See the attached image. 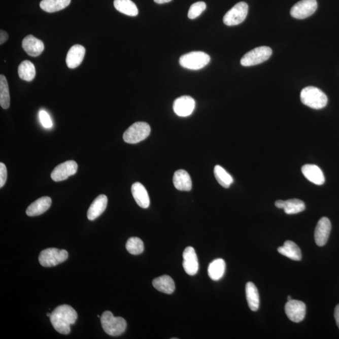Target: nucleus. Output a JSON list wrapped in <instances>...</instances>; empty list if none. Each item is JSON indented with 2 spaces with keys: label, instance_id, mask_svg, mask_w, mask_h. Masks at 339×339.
I'll list each match as a JSON object with an SVG mask.
<instances>
[{
  "label": "nucleus",
  "instance_id": "1",
  "mask_svg": "<svg viewBox=\"0 0 339 339\" xmlns=\"http://www.w3.org/2000/svg\"><path fill=\"white\" fill-rule=\"evenodd\" d=\"M78 314L72 307L68 304L58 306L51 313L50 322L57 332L67 335L71 332V325L75 324Z\"/></svg>",
  "mask_w": 339,
  "mask_h": 339
},
{
  "label": "nucleus",
  "instance_id": "2",
  "mask_svg": "<svg viewBox=\"0 0 339 339\" xmlns=\"http://www.w3.org/2000/svg\"><path fill=\"white\" fill-rule=\"evenodd\" d=\"M301 101L303 104L315 110L322 109L326 107L328 98L324 92L317 87H304L300 93Z\"/></svg>",
  "mask_w": 339,
  "mask_h": 339
},
{
  "label": "nucleus",
  "instance_id": "3",
  "mask_svg": "<svg viewBox=\"0 0 339 339\" xmlns=\"http://www.w3.org/2000/svg\"><path fill=\"white\" fill-rule=\"evenodd\" d=\"M102 327L111 336H118L125 331L127 324L123 318L115 317L110 311H106L100 317Z\"/></svg>",
  "mask_w": 339,
  "mask_h": 339
},
{
  "label": "nucleus",
  "instance_id": "4",
  "mask_svg": "<svg viewBox=\"0 0 339 339\" xmlns=\"http://www.w3.org/2000/svg\"><path fill=\"white\" fill-rule=\"evenodd\" d=\"M211 57L206 53L194 51L183 55L180 58L179 63L182 67L190 70H199L210 62Z\"/></svg>",
  "mask_w": 339,
  "mask_h": 339
},
{
  "label": "nucleus",
  "instance_id": "5",
  "mask_svg": "<svg viewBox=\"0 0 339 339\" xmlns=\"http://www.w3.org/2000/svg\"><path fill=\"white\" fill-rule=\"evenodd\" d=\"M151 128L149 124L145 122H137L129 127L124 132L123 140L129 144H136L149 136Z\"/></svg>",
  "mask_w": 339,
  "mask_h": 339
},
{
  "label": "nucleus",
  "instance_id": "6",
  "mask_svg": "<svg viewBox=\"0 0 339 339\" xmlns=\"http://www.w3.org/2000/svg\"><path fill=\"white\" fill-rule=\"evenodd\" d=\"M68 257V252L65 250L47 248L40 253L39 261L42 266L52 267L67 260Z\"/></svg>",
  "mask_w": 339,
  "mask_h": 339
},
{
  "label": "nucleus",
  "instance_id": "7",
  "mask_svg": "<svg viewBox=\"0 0 339 339\" xmlns=\"http://www.w3.org/2000/svg\"><path fill=\"white\" fill-rule=\"evenodd\" d=\"M272 55V50L269 47H256L244 55L241 60V64L245 67L258 65L268 60Z\"/></svg>",
  "mask_w": 339,
  "mask_h": 339
},
{
  "label": "nucleus",
  "instance_id": "8",
  "mask_svg": "<svg viewBox=\"0 0 339 339\" xmlns=\"http://www.w3.org/2000/svg\"><path fill=\"white\" fill-rule=\"evenodd\" d=\"M248 5L245 2H240L235 5L224 15L223 22L227 26H235L245 21L248 13Z\"/></svg>",
  "mask_w": 339,
  "mask_h": 339
},
{
  "label": "nucleus",
  "instance_id": "9",
  "mask_svg": "<svg viewBox=\"0 0 339 339\" xmlns=\"http://www.w3.org/2000/svg\"><path fill=\"white\" fill-rule=\"evenodd\" d=\"M317 9V0H301L291 8L290 14L296 19H304L313 15Z\"/></svg>",
  "mask_w": 339,
  "mask_h": 339
},
{
  "label": "nucleus",
  "instance_id": "10",
  "mask_svg": "<svg viewBox=\"0 0 339 339\" xmlns=\"http://www.w3.org/2000/svg\"><path fill=\"white\" fill-rule=\"evenodd\" d=\"M78 169V165L75 161H65L54 168L51 174V178L55 182L65 181L76 174Z\"/></svg>",
  "mask_w": 339,
  "mask_h": 339
},
{
  "label": "nucleus",
  "instance_id": "11",
  "mask_svg": "<svg viewBox=\"0 0 339 339\" xmlns=\"http://www.w3.org/2000/svg\"><path fill=\"white\" fill-rule=\"evenodd\" d=\"M285 310L288 319L293 322H300L306 317V306L303 301L295 300L288 301Z\"/></svg>",
  "mask_w": 339,
  "mask_h": 339
},
{
  "label": "nucleus",
  "instance_id": "12",
  "mask_svg": "<svg viewBox=\"0 0 339 339\" xmlns=\"http://www.w3.org/2000/svg\"><path fill=\"white\" fill-rule=\"evenodd\" d=\"M195 107V101L192 97L183 96L177 98L174 103V111L177 115L187 117L193 113Z\"/></svg>",
  "mask_w": 339,
  "mask_h": 339
},
{
  "label": "nucleus",
  "instance_id": "13",
  "mask_svg": "<svg viewBox=\"0 0 339 339\" xmlns=\"http://www.w3.org/2000/svg\"><path fill=\"white\" fill-rule=\"evenodd\" d=\"M183 258H184L183 267L185 272L190 276H194L197 274L199 267L197 254L194 248L191 246L185 248L183 253Z\"/></svg>",
  "mask_w": 339,
  "mask_h": 339
},
{
  "label": "nucleus",
  "instance_id": "14",
  "mask_svg": "<svg viewBox=\"0 0 339 339\" xmlns=\"http://www.w3.org/2000/svg\"><path fill=\"white\" fill-rule=\"evenodd\" d=\"M331 222L327 218H322L318 222L315 230V241L319 246H324L327 243L330 234Z\"/></svg>",
  "mask_w": 339,
  "mask_h": 339
},
{
  "label": "nucleus",
  "instance_id": "15",
  "mask_svg": "<svg viewBox=\"0 0 339 339\" xmlns=\"http://www.w3.org/2000/svg\"><path fill=\"white\" fill-rule=\"evenodd\" d=\"M22 47L26 54L31 57L39 56L44 50L43 42L31 35L26 36L23 40Z\"/></svg>",
  "mask_w": 339,
  "mask_h": 339
},
{
  "label": "nucleus",
  "instance_id": "16",
  "mask_svg": "<svg viewBox=\"0 0 339 339\" xmlns=\"http://www.w3.org/2000/svg\"><path fill=\"white\" fill-rule=\"evenodd\" d=\"M301 172L306 178L315 185L324 184L325 179L324 173L319 166L312 164H307L301 168Z\"/></svg>",
  "mask_w": 339,
  "mask_h": 339
},
{
  "label": "nucleus",
  "instance_id": "17",
  "mask_svg": "<svg viewBox=\"0 0 339 339\" xmlns=\"http://www.w3.org/2000/svg\"><path fill=\"white\" fill-rule=\"evenodd\" d=\"M86 49L81 45H75L69 50L66 57V63L70 69H75L81 65L84 60Z\"/></svg>",
  "mask_w": 339,
  "mask_h": 339
},
{
  "label": "nucleus",
  "instance_id": "18",
  "mask_svg": "<svg viewBox=\"0 0 339 339\" xmlns=\"http://www.w3.org/2000/svg\"><path fill=\"white\" fill-rule=\"evenodd\" d=\"M275 206L279 209H284L287 214H296L306 209V205L302 200L293 198L287 200H279L275 202Z\"/></svg>",
  "mask_w": 339,
  "mask_h": 339
},
{
  "label": "nucleus",
  "instance_id": "19",
  "mask_svg": "<svg viewBox=\"0 0 339 339\" xmlns=\"http://www.w3.org/2000/svg\"><path fill=\"white\" fill-rule=\"evenodd\" d=\"M108 205V197L105 195L98 196L89 207L87 211V218L94 221L104 213Z\"/></svg>",
  "mask_w": 339,
  "mask_h": 339
},
{
  "label": "nucleus",
  "instance_id": "20",
  "mask_svg": "<svg viewBox=\"0 0 339 339\" xmlns=\"http://www.w3.org/2000/svg\"><path fill=\"white\" fill-rule=\"evenodd\" d=\"M52 205L51 198L49 197H42L31 204L26 211V214L28 216L34 217L41 215L50 208Z\"/></svg>",
  "mask_w": 339,
  "mask_h": 339
},
{
  "label": "nucleus",
  "instance_id": "21",
  "mask_svg": "<svg viewBox=\"0 0 339 339\" xmlns=\"http://www.w3.org/2000/svg\"><path fill=\"white\" fill-rule=\"evenodd\" d=\"M131 192L138 205L144 209H147L150 206L149 195L141 183L136 182L132 185Z\"/></svg>",
  "mask_w": 339,
  "mask_h": 339
},
{
  "label": "nucleus",
  "instance_id": "22",
  "mask_svg": "<svg viewBox=\"0 0 339 339\" xmlns=\"http://www.w3.org/2000/svg\"><path fill=\"white\" fill-rule=\"evenodd\" d=\"M173 182L175 187L181 191H190L192 189V180L190 175L184 170H178L174 175Z\"/></svg>",
  "mask_w": 339,
  "mask_h": 339
},
{
  "label": "nucleus",
  "instance_id": "23",
  "mask_svg": "<svg viewBox=\"0 0 339 339\" xmlns=\"http://www.w3.org/2000/svg\"><path fill=\"white\" fill-rule=\"evenodd\" d=\"M278 251L282 255L294 261H300L301 253L300 249L291 241H287L283 246L278 248Z\"/></svg>",
  "mask_w": 339,
  "mask_h": 339
},
{
  "label": "nucleus",
  "instance_id": "24",
  "mask_svg": "<svg viewBox=\"0 0 339 339\" xmlns=\"http://www.w3.org/2000/svg\"><path fill=\"white\" fill-rule=\"evenodd\" d=\"M153 285L160 292L172 294L176 289L174 281L168 275H162L153 280Z\"/></svg>",
  "mask_w": 339,
  "mask_h": 339
},
{
  "label": "nucleus",
  "instance_id": "25",
  "mask_svg": "<svg viewBox=\"0 0 339 339\" xmlns=\"http://www.w3.org/2000/svg\"><path fill=\"white\" fill-rule=\"evenodd\" d=\"M226 271V263L224 259H216L209 264L208 275L209 277L214 281H218L223 277Z\"/></svg>",
  "mask_w": 339,
  "mask_h": 339
},
{
  "label": "nucleus",
  "instance_id": "26",
  "mask_svg": "<svg viewBox=\"0 0 339 339\" xmlns=\"http://www.w3.org/2000/svg\"><path fill=\"white\" fill-rule=\"evenodd\" d=\"M246 295L248 306L251 311H258L259 307V295L258 289L252 282H248L246 284Z\"/></svg>",
  "mask_w": 339,
  "mask_h": 339
},
{
  "label": "nucleus",
  "instance_id": "27",
  "mask_svg": "<svg viewBox=\"0 0 339 339\" xmlns=\"http://www.w3.org/2000/svg\"><path fill=\"white\" fill-rule=\"evenodd\" d=\"M71 2V0H42L40 7L45 12L54 13L65 9Z\"/></svg>",
  "mask_w": 339,
  "mask_h": 339
},
{
  "label": "nucleus",
  "instance_id": "28",
  "mask_svg": "<svg viewBox=\"0 0 339 339\" xmlns=\"http://www.w3.org/2000/svg\"><path fill=\"white\" fill-rule=\"evenodd\" d=\"M114 6L118 12L130 17H135L139 14L137 5L131 0H115Z\"/></svg>",
  "mask_w": 339,
  "mask_h": 339
},
{
  "label": "nucleus",
  "instance_id": "29",
  "mask_svg": "<svg viewBox=\"0 0 339 339\" xmlns=\"http://www.w3.org/2000/svg\"><path fill=\"white\" fill-rule=\"evenodd\" d=\"M18 72L20 79L28 82L32 81L36 75L35 66L29 60L23 61L20 63Z\"/></svg>",
  "mask_w": 339,
  "mask_h": 339
},
{
  "label": "nucleus",
  "instance_id": "30",
  "mask_svg": "<svg viewBox=\"0 0 339 339\" xmlns=\"http://www.w3.org/2000/svg\"><path fill=\"white\" fill-rule=\"evenodd\" d=\"M214 173L217 181L222 187L226 189L229 188L234 181L232 176L221 166L216 165L214 167Z\"/></svg>",
  "mask_w": 339,
  "mask_h": 339
},
{
  "label": "nucleus",
  "instance_id": "31",
  "mask_svg": "<svg viewBox=\"0 0 339 339\" xmlns=\"http://www.w3.org/2000/svg\"><path fill=\"white\" fill-rule=\"evenodd\" d=\"M10 97L9 84L4 75L0 76V105L5 110L10 107Z\"/></svg>",
  "mask_w": 339,
  "mask_h": 339
},
{
  "label": "nucleus",
  "instance_id": "32",
  "mask_svg": "<svg viewBox=\"0 0 339 339\" xmlns=\"http://www.w3.org/2000/svg\"><path fill=\"white\" fill-rule=\"evenodd\" d=\"M127 251L133 255H139L144 251V244L139 238H130L126 244Z\"/></svg>",
  "mask_w": 339,
  "mask_h": 339
},
{
  "label": "nucleus",
  "instance_id": "33",
  "mask_svg": "<svg viewBox=\"0 0 339 339\" xmlns=\"http://www.w3.org/2000/svg\"><path fill=\"white\" fill-rule=\"evenodd\" d=\"M206 9V4L203 2H198L191 5L189 12H188V17L190 19H195V18L199 17L203 12Z\"/></svg>",
  "mask_w": 339,
  "mask_h": 339
},
{
  "label": "nucleus",
  "instance_id": "34",
  "mask_svg": "<svg viewBox=\"0 0 339 339\" xmlns=\"http://www.w3.org/2000/svg\"><path fill=\"white\" fill-rule=\"evenodd\" d=\"M39 118L41 121L42 126L46 128H51L53 124L48 113L46 111L41 110L39 112Z\"/></svg>",
  "mask_w": 339,
  "mask_h": 339
},
{
  "label": "nucleus",
  "instance_id": "35",
  "mask_svg": "<svg viewBox=\"0 0 339 339\" xmlns=\"http://www.w3.org/2000/svg\"><path fill=\"white\" fill-rule=\"evenodd\" d=\"M7 179V170L4 163H0V187L4 186Z\"/></svg>",
  "mask_w": 339,
  "mask_h": 339
},
{
  "label": "nucleus",
  "instance_id": "36",
  "mask_svg": "<svg viewBox=\"0 0 339 339\" xmlns=\"http://www.w3.org/2000/svg\"><path fill=\"white\" fill-rule=\"evenodd\" d=\"M8 39H9V35L6 31L1 30L0 31V44H4L7 41Z\"/></svg>",
  "mask_w": 339,
  "mask_h": 339
},
{
  "label": "nucleus",
  "instance_id": "37",
  "mask_svg": "<svg viewBox=\"0 0 339 339\" xmlns=\"http://www.w3.org/2000/svg\"><path fill=\"white\" fill-rule=\"evenodd\" d=\"M334 317L336 321V324L339 328V304L336 306L334 311Z\"/></svg>",
  "mask_w": 339,
  "mask_h": 339
},
{
  "label": "nucleus",
  "instance_id": "38",
  "mask_svg": "<svg viewBox=\"0 0 339 339\" xmlns=\"http://www.w3.org/2000/svg\"><path fill=\"white\" fill-rule=\"evenodd\" d=\"M154 1L158 4H166V3L171 2L172 0H154Z\"/></svg>",
  "mask_w": 339,
  "mask_h": 339
},
{
  "label": "nucleus",
  "instance_id": "39",
  "mask_svg": "<svg viewBox=\"0 0 339 339\" xmlns=\"http://www.w3.org/2000/svg\"><path fill=\"white\" fill-rule=\"evenodd\" d=\"M292 300V298H291V296H288V301H290Z\"/></svg>",
  "mask_w": 339,
  "mask_h": 339
},
{
  "label": "nucleus",
  "instance_id": "40",
  "mask_svg": "<svg viewBox=\"0 0 339 339\" xmlns=\"http://www.w3.org/2000/svg\"><path fill=\"white\" fill-rule=\"evenodd\" d=\"M46 315H47V316L49 317V318L50 317V316H51V313H47Z\"/></svg>",
  "mask_w": 339,
  "mask_h": 339
}]
</instances>
